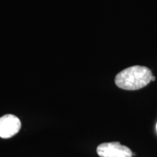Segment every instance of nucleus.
Instances as JSON below:
<instances>
[{
  "instance_id": "7ed1b4c3",
  "label": "nucleus",
  "mask_w": 157,
  "mask_h": 157,
  "mask_svg": "<svg viewBox=\"0 0 157 157\" xmlns=\"http://www.w3.org/2000/svg\"><path fill=\"white\" fill-rule=\"evenodd\" d=\"M21 127V120L13 114L4 115L0 117V137L10 138L16 135Z\"/></svg>"
},
{
  "instance_id": "39448f33",
  "label": "nucleus",
  "mask_w": 157,
  "mask_h": 157,
  "mask_svg": "<svg viewBox=\"0 0 157 157\" xmlns=\"http://www.w3.org/2000/svg\"><path fill=\"white\" fill-rule=\"evenodd\" d=\"M156 130H157V124H156Z\"/></svg>"
},
{
  "instance_id": "20e7f679",
  "label": "nucleus",
  "mask_w": 157,
  "mask_h": 157,
  "mask_svg": "<svg viewBox=\"0 0 157 157\" xmlns=\"http://www.w3.org/2000/svg\"><path fill=\"white\" fill-rule=\"evenodd\" d=\"M155 79H156V78H155L154 76H152V77H151V81H154Z\"/></svg>"
},
{
  "instance_id": "f257e3e1",
  "label": "nucleus",
  "mask_w": 157,
  "mask_h": 157,
  "mask_svg": "<svg viewBox=\"0 0 157 157\" xmlns=\"http://www.w3.org/2000/svg\"><path fill=\"white\" fill-rule=\"evenodd\" d=\"M151 71L145 66H134L125 68L115 78L117 87L126 90H137L146 87L151 81Z\"/></svg>"
},
{
  "instance_id": "f03ea898",
  "label": "nucleus",
  "mask_w": 157,
  "mask_h": 157,
  "mask_svg": "<svg viewBox=\"0 0 157 157\" xmlns=\"http://www.w3.org/2000/svg\"><path fill=\"white\" fill-rule=\"evenodd\" d=\"M97 153L101 157H132L133 155L128 147L119 142L101 143L98 146Z\"/></svg>"
}]
</instances>
